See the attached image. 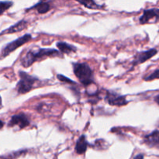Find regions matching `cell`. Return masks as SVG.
<instances>
[{
  "instance_id": "17",
  "label": "cell",
  "mask_w": 159,
  "mask_h": 159,
  "mask_svg": "<svg viewBox=\"0 0 159 159\" xmlns=\"http://www.w3.org/2000/svg\"><path fill=\"white\" fill-rule=\"evenodd\" d=\"M57 78L61 81V82H67V83H69V84H75V82H73L71 79H68V78L65 77V75H57Z\"/></svg>"
},
{
  "instance_id": "15",
  "label": "cell",
  "mask_w": 159,
  "mask_h": 159,
  "mask_svg": "<svg viewBox=\"0 0 159 159\" xmlns=\"http://www.w3.org/2000/svg\"><path fill=\"white\" fill-rule=\"evenodd\" d=\"M13 2L9 1H0V15H2L3 12L9 9L12 6Z\"/></svg>"
},
{
  "instance_id": "10",
  "label": "cell",
  "mask_w": 159,
  "mask_h": 159,
  "mask_svg": "<svg viewBox=\"0 0 159 159\" xmlns=\"http://www.w3.org/2000/svg\"><path fill=\"white\" fill-rule=\"evenodd\" d=\"M26 21L24 20H22L20 21L17 22L16 23H15L14 25L11 26L10 27H9L8 29L4 30L3 31H2L1 35L3 34H14V33L20 32V31L23 30L25 29V27L26 26Z\"/></svg>"
},
{
  "instance_id": "6",
  "label": "cell",
  "mask_w": 159,
  "mask_h": 159,
  "mask_svg": "<svg viewBox=\"0 0 159 159\" xmlns=\"http://www.w3.org/2000/svg\"><path fill=\"white\" fill-rule=\"evenodd\" d=\"M30 125V120L27 116L23 113L13 115L8 123V127H18L19 129H23Z\"/></svg>"
},
{
  "instance_id": "5",
  "label": "cell",
  "mask_w": 159,
  "mask_h": 159,
  "mask_svg": "<svg viewBox=\"0 0 159 159\" xmlns=\"http://www.w3.org/2000/svg\"><path fill=\"white\" fill-rule=\"evenodd\" d=\"M159 21V9L152 8L146 9L143 12V15L139 18V22L141 24L148 23H157Z\"/></svg>"
},
{
  "instance_id": "2",
  "label": "cell",
  "mask_w": 159,
  "mask_h": 159,
  "mask_svg": "<svg viewBox=\"0 0 159 159\" xmlns=\"http://www.w3.org/2000/svg\"><path fill=\"white\" fill-rule=\"evenodd\" d=\"M73 71L82 85L87 86L94 82L93 70L85 62L73 64Z\"/></svg>"
},
{
  "instance_id": "16",
  "label": "cell",
  "mask_w": 159,
  "mask_h": 159,
  "mask_svg": "<svg viewBox=\"0 0 159 159\" xmlns=\"http://www.w3.org/2000/svg\"><path fill=\"white\" fill-rule=\"evenodd\" d=\"M159 79V68L158 69L155 70L154 72H152V74H150L149 75H148L147 77L144 78V80L145 81H152L155 80V79Z\"/></svg>"
},
{
  "instance_id": "9",
  "label": "cell",
  "mask_w": 159,
  "mask_h": 159,
  "mask_svg": "<svg viewBox=\"0 0 159 159\" xmlns=\"http://www.w3.org/2000/svg\"><path fill=\"white\" fill-rule=\"evenodd\" d=\"M143 142L150 148L158 147L159 146V130H155L149 134L144 136Z\"/></svg>"
},
{
  "instance_id": "8",
  "label": "cell",
  "mask_w": 159,
  "mask_h": 159,
  "mask_svg": "<svg viewBox=\"0 0 159 159\" xmlns=\"http://www.w3.org/2000/svg\"><path fill=\"white\" fill-rule=\"evenodd\" d=\"M106 99L108 103L111 106H124L127 103V101L124 96H120L118 93H113V92H107Z\"/></svg>"
},
{
  "instance_id": "13",
  "label": "cell",
  "mask_w": 159,
  "mask_h": 159,
  "mask_svg": "<svg viewBox=\"0 0 159 159\" xmlns=\"http://www.w3.org/2000/svg\"><path fill=\"white\" fill-rule=\"evenodd\" d=\"M29 9H35V10L37 11V12L40 14H43L48 12V11L51 9V6L48 2H39L37 4L34 5V6L30 8Z\"/></svg>"
},
{
  "instance_id": "19",
  "label": "cell",
  "mask_w": 159,
  "mask_h": 159,
  "mask_svg": "<svg viewBox=\"0 0 159 159\" xmlns=\"http://www.w3.org/2000/svg\"><path fill=\"white\" fill-rule=\"evenodd\" d=\"M155 101H156V102L159 104V94L156 96V97H155Z\"/></svg>"
},
{
  "instance_id": "12",
  "label": "cell",
  "mask_w": 159,
  "mask_h": 159,
  "mask_svg": "<svg viewBox=\"0 0 159 159\" xmlns=\"http://www.w3.org/2000/svg\"><path fill=\"white\" fill-rule=\"evenodd\" d=\"M56 45H57V48H58V51L61 54H70V53L76 51L75 47L70 43H65V42H57Z\"/></svg>"
},
{
  "instance_id": "7",
  "label": "cell",
  "mask_w": 159,
  "mask_h": 159,
  "mask_svg": "<svg viewBox=\"0 0 159 159\" xmlns=\"http://www.w3.org/2000/svg\"><path fill=\"white\" fill-rule=\"evenodd\" d=\"M157 53H158V50L155 49V48H152V49L148 50V51L139 52L135 55L134 58L132 61V65H133V66H135V65L144 63L146 61L153 57Z\"/></svg>"
},
{
  "instance_id": "14",
  "label": "cell",
  "mask_w": 159,
  "mask_h": 159,
  "mask_svg": "<svg viewBox=\"0 0 159 159\" xmlns=\"http://www.w3.org/2000/svg\"><path fill=\"white\" fill-rule=\"evenodd\" d=\"M77 2L83 5L85 7L89 8V9H101V6L96 4V2L92 1V0H88V1H77Z\"/></svg>"
},
{
  "instance_id": "20",
  "label": "cell",
  "mask_w": 159,
  "mask_h": 159,
  "mask_svg": "<svg viewBox=\"0 0 159 159\" xmlns=\"http://www.w3.org/2000/svg\"><path fill=\"white\" fill-rule=\"evenodd\" d=\"M158 127H159V124H158Z\"/></svg>"
},
{
  "instance_id": "1",
  "label": "cell",
  "mask_w": 159,
  "mask_h": 159,
  "mask_svg": "<svg viewBox=\"0 0 159 159\" xmlns=\"http://www.w3.org/2000/svg\"><path fill=\"white\" fill-rule=\"evenodd\" d=\"M61 53L52 48H37L30 49L22 57L20 62L24 68H28L37 61L48 57H60Z\"/></svg>"
},
{
  "instance_id": "3",
  "label": "cell",
  "mask_w": 159,
  "mask_h": 159,
  "mask_svg": "<svg viewBox=\"0 0 159 159\" xmlns=\"http://www.w3.org/2000/svg\"><path fill=\"white\" fill-rule=\"evenodd\" d=\"M20 81L17 82L16 91L19 94H26L34 88L36 84L39 82V79L34 76L30 75L25 71H19Z\"/></svg>"
},
{
  "instance_id": "11",
  "label": "cell",
  "mask_w": 159,
  "mask_h": 159,
  "mask_svg": "<svg viewBox=\"0 0 159 159\" xmlns=\"http://www.w3.org/2000/svg\"><path fill=\"white\" fill-rule=\"evenodd\" d=\"M89 143L88 141L85 139V135H82L80 138L78 139V141H76L75 144V152L76 153L79 154V155H82V154L85 153L87 150V148H88Z\"/></svg>"
},
{
  "instance_id": "4",
  "label": "cell",
  "mask_w": 159,
  "mask_h": 159,
  "mask_svg": "<svg viewBox=\"0 0 159 159\" xmlns=\"http://www.w3.org/2000/svg\"><path fill=\"white\" fill-rule=\"evenodd\" d=\"M32 39V36L30 34H24L22 37H19V38L16 39L13 41L10 42L8 44H6L4 48H2L1 51V58H4V57H7L10 53H12V51H14L15 50H16L17 48H20V47L23 46L24 43H27L28 41Z\"/></svg>"
},
{
  "instance_id": "18",
  "label": "cell",
  "mask_w": 159,
  "mask_h": 159,
  "mask_svg": "<svg viewBox=\"0 0 159 159\" xmlns=\"http://www.w3.org/2000/svg\"><path fill=\"white\" fill-rule=\"evenodd\" d=\"M134 159H144V155H141V154H140V155H136V156L134 158Z\"/></svg>"
}]
</instances>
